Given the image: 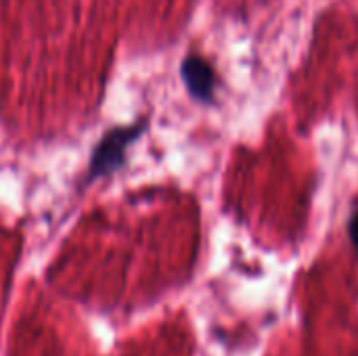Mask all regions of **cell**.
<instances>
[{"mask_svg": "<svg viewBox=\"0 0 358 356\" xmlns=\"http://www.w3.org/2000/svg\"><path fill=\"white\" fill-rule=\"evenodd\" d=\"M145 128H147V122L141 120V122H136L132 126H120V128H111L109 132H105L103 138L92 149L90 162H88V168H86L84 185L96 180V178L111 176L113 172H117L126 164L128 147L145 132Z\"/></svg>", "mask_w": 358, "mask_h": 356, "instance_id": "cell-1", "label": "cell"}, {"mask_svg": "<svg viewBox=\"0 0 358 356\" xmlns=\"http://www.w3.org/2000/svg\"><path fill=\"white\" fill-rule=\"evenodd\" d=\"M182 82L189 90V94L199 103H212L214 92L218 86V76L214 67L199 55H187L180 65Z\"/></svg>", "mask_w": 358, "mask_h": 356, "instance_id": "cell-2", "label": "cell"}, {"mask_svg": "<svg viewBox=\"0 0 358 356\" xmlns=\"http://www.w3.org/2000/svg\"><path fill=\"white\" fill-rule=\"evenodd\" d=\"M348 235H350V241L355 245V250L358 252V210L352 214L350 218V225H348Z\"/></svg>", "mask_w": 358, "mask_h": 356, "instance_id": "cell-3", "label": "cell"}]
</instances>
